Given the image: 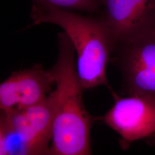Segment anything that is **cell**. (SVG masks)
I'll return each instance as SVG.
<instances>
[{
	"label": "cell",
	"mask_w": 155,
	"mask_h": 155,
	"mask_svg": "<svg viewBox=\"0 0 155 155\" xmlns=\"http://www.w3.org/2000/svg\"><path fill=\"white\" fill-rule=\"evenodd\" d=\"M104 0H32L33 4L55 6L72 11L86 12L90 15L101 11Z\"/></svg>",
	"instance_id": "8"
},
{
	"label": "cell",
	"mask_w": 155,
	"mask_h": 155,
	"mask_svg": "<svg viewBox=\"0 0 155 155\" xmlns=\"http://www.w3.org/2000/svg\"><path fill=\"white\" fill-rule=\"evenodd\" d=\"M54 104L50 93L41 103L0 112V155H51Z\"/></svg>",
	"instance_id": "3"
},
{
	"label": "cell",
	"mask_w": 155,
	"mask_h": 155,
	"mask_svg": "<svg viewBox=\"0 0 155 155\" xmlns=\"http://www.w3.org/2000/svg\"><path fill=\"white\" fill-rule=\"evenodd\" d=\"M114 103L104 116L95 117L116 131L122 147L155 135V95H128L120 97L112 92Z\"/></svg>",
	"instance_id": "5"
},
{
	"label": "cell",
	"mask_w": 155,
	"mask_h": 155,
	"mask_svg": "<svg viewBox=\"0 0 155 155\" xmlns=\"http://www.w3.org/2000/svg\"><path fill=\"white\" fill-rule=\"evenodd\" d=\"M113 52L128 95H155V28L117 43Z\"/></svg>",
	"instance_id": "4"
},
{
	"label": "cell",
	"mask_w": 155,
	"mask_h": 155,
	"mask_svg": "<svg viewBox=\"0 0 155 155\" xmlns=\"http://www.w3.org/2000/svg\"><path fill=\"white\" fill-rule=\"evenodd\" d=\"M30 17V26L51 23L66 33L75 50L78 73L84 90L101 85L109 87L106 67L116 45L100 16H83L55 6L33 4Z\"/></svg>",
	"instance_id": "2"
},
{
	"label": "cell",
	"mask_w": 155,
	"mask_h": 155,
	"mask_svg": "<svg viewBox=\"0 0 155 155\" xmlns=\"http://www.w3.org/2000/svg\"><path fill=\"white\" fill-rule=\"evenodd\" d=\"M58 56L50 68L55 89L51 153L53 155L91 154L90 132L95 117L86 110L83 89L78 75L75 52L64 32L58 34Z\"/></svg>",
	"instance_id": "1"
},
{
	"label": "cell",
	"mask_w": 155,
	"mask_h": 155,
	"mask_svg": "<svg viewBox=\"0 0 155 155\" xmlns=\"http://www.w3.org/2000/svg\"><path fill=\"white\" fill-rule=\"evenodd\" d=\"M55 81L51 70L41 64L14 71L0 84V109L19 110L36 105L52 91Z\"/></svg>",
	"instance_id": "6"
},
{
	"label": "cell",
	"mask_w": 155,
	"mask_h": 155,
	"mask_svg": "<svg viewBox=\"0 0 155 155\" xmlns=\"http://www.w3.org/2000/svg\"><path fill=\"white\" fill-rule=\"evenodd\" d=\"M101 9L116 45L155 28V0H104Z\"/></svg>",
	"instance_id": "7"
}]
</instances>
